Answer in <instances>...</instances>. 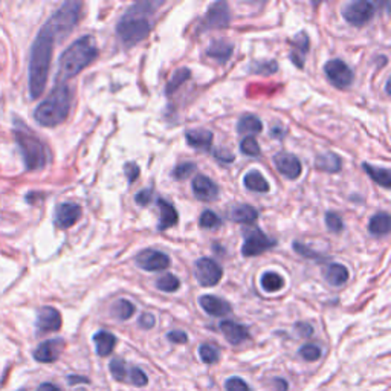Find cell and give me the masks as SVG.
<instances>
[{
	"label": "cell",
	"mask_w": 391,
	"mask_h": 391,
	"mask_svg": "<svg viewBox=\"0 0 391 391\" xmlns=\"http://www.w3.org/2000/svg\"><path fill=\"white\" fill-rule=\"evenodd\" d=\"M277 245V241L271 237L263 234L258 228L246 229L245 231V243L241 248V254L245 257H255L266 253L267 249H271Z\"/></svg>",
	"instance_id": "obj_7"
},
{
	"label": "cell",
	"mask_w": 391,
	"mask_h": 391,
	"mask_svg": "<svg viewBox=\"0 0 391 391\" xmlns=\"http://www.w3.org/2000/svg\"><path fill=\"white\" fill-rule=\"evenodd\" d=\"M126 174H127V178H128V182L133 184L138 179V176H139V167L135 162L126 164Z\"/></svg>",
	"instance_id": "obj_49"
},
{
	"label": "cell",
	"mask_w": 391,
	"mask_h": 391,
	"mask_svg": "<svg viewBox=\"0 0 391 391\" xmlns=\"http://www.w3.org/2000/svg\"><path fill=\"white\" fill-rule=\"evenodd\" d=\"M263 130V124L257 116L254 115H245L241 116L237 124V132L240 135H257Z\"/></svg>",
	"instance_id": "obj_28"
},
{
	"label": "cell",
	"mask_w": 391,
	"mask_h": 391,
	"mask_svg": "<svg viewBox=\"0 0 391 391\" xmlns=\"http://www.w3.org/2000/svg\"><path fill=\"white\" fill-rule=\"evenodd\" d=\"M292 46H294V51L291 52V60L296 68L301 69L304 64L303 63L304 57L307 55V52H309V35L306 32H300L294 39Z\"/></svg>",
	"instance_id": "obj_21"
},
{
	"label": "cell",
	"mask_w": 391,
	"mask_h": 391,
	"mask_svg": "<svg viewBox=\"0 0 391 391\" xmlns=\"http://www.w3.org/2000/svg\"><path fill=\"white\" fill-rule=\"evenodd\" d=\"M135 200L139 207H145L152 200V190H141L135 196Z\"/></svg>",
	"instance_id": "obj_47"
},
{
	"label": "cell",
	"mask_w": 391,
	"mask_h": 391,
	"mask_svg": "<svg viewBox=\"0 0 391 391\" xmlns=\"http://www.w3.org/2000/svg\"><path fill=\"white\" fill-rule=\"evenodd\" d=\"M207 55L211 59H216L219 63H227L232 55V46L227 42H223V40L212 42L208 46Z\"/></svg>",
	"instance_id": "obj_26"
},
{
	"label": "cell",
	"mask_w": 391,
	"mask_h": 391,
	"mask_svg": "<svg viewBox=\"0 0 391 391\" xmlns=\"http://www.w3.org/2000/svg\"><path fill=\"white\" fill-rule=\"evenodd\" d=\"M325 225L332 231V232H341L344 229V222L342 219L335 212H327L325 214Z\"/></svg>",
	"instance_id": "obj_44"
},
{
	"label": "cell",
	"mask_w": 391,
	"mask_h": 391,
	"mask_svg": "<svg viewBox=\"0 0 391 391\" xmlns=\"http://www.w3.org/2000/svg\"><path fill=\"white\" fill-rule=\"evenodd\" d=\"M157 207H160V211H161V220H160V225H157V229L165 231L178 223V220H179L178 211L174 210V207L170 202H167L165 199L160 198L157 199Z\"/></svg>",
	"instance_id": "obj_20"
},
{
	"label": "cell",
	"mask_w": 391,
	"mask_h": 391,
	"mask_svg": "<svg viewBox=\"0 0 391 391\" xmlns=\"http://www.w3.org/2000/svg\"><path fill=\"white\" fill-rule=\"evenodd\" d=\"M375 16V5L367 0L349 4L342 11V17L353 26H364Z\"/></svg>",
	"instance_id": "obj_10"
},
{
	"label": "cell",
	"mask_w": 391,
	"mask_h": 391,
	"mask_svg": "<svg viewBox=\"0 0 391 391\" xmlns=\"http://www.w3.org/2000/svg\"><path fill=\"white\" fill-rule=\"evenodd\" d=\"M112 312H114V315L116 316L118 320H128L132 318L133 313H135V306L130 303L128 300H119L114 304V309H112Z\"/></svg>",
	"instance_id": "obj_34"
},
{
	"label": "cell",
	"mask_w": 391,
	"mask_h": 391,
	"mask_svg": "<svg viewBox=\"0 0 391 391\" xmlns=\"http://www.w3.org/2000/svg\"><path fill=\"white\" fill-rule=\"evenodd\" d=\"M63 349H64V341L60 338L44 341L35 349L34 358H35V361L49 364V362H55L60 358Z\"/></svg>",
	"instance_id": "obj_15"
},
{
	"label": "cell",
	"mask_w": 391,
	"mask_h": 391,
	"mask_svg": "<svg viewBox=\"0 0 391 391\" xmlns=\"http://www.w3.org/2000/svg\"><path fill=\"white\" fill-rule=\"evenodd\" d=\"M61 327V315L54 307L46 306L39 311L37 315V330L39 333L57 332Z\"/></svg>",
	"instance_id": "obj_13"
},
{
	"label": "cell",
	"mask_w": 391,
	"mask_h": 391,
	"mask_svg": "<svg viewBox=\"0 0 391 391\" xmlns=\"http://www.w3.org/2000/svg\"><path fill=\"white\" fill-rule=\"evenodd\" d=\"M81 217V208L77 203L66 202L61 203L60 207L55 211V223L61 229H68L76 225L78 219Z\"/></svg>",
	"instance_id": "obj_16"
},
{
	"label": "cell",
	"mask_w": 391,
	"mask_h": 391,
	"mask_svg": "<svg viewBox=\"0 0 391 391\" xmlns=\"http://www.w3.org/2000/svg\"><path fill=\"white\" fill-rule=\"evenodd\" d=\"M81 4L80 2H66L55 13L48 22L51 30L57 35V39H64L80 20Z\"/></svg>",
	"instance_id": "obj_6"
},
{
	"label": "cell",
	"mask_w": 391,
	"mask_h": 391,
	"mask_svg": "<svg viewBox=\"0 0 391 391\" xmlns=\"http://www.w3.org/2000/svg\"><path fill=\"white\" fill-rule=\"evenodd\" d=\"M157 6H160V4H136L121 17V20L116 25V32L121 42H123L127 48L143 42L145 37L150 34V22H148L147 14H152L153 8Z\"/></svg>",
	"instance_id": "obj_3"
},
{
	"label": "cell",
	"mask_w": 391,
	"mask_h": 391,
	"mask_svg": "<svg viewBox=\"0 0 391 391\" xmlns=\"http://www.w3.org/2000/svg\"><path fill=\"white\" fill-rule=\"evenodd\" d=\"M199 304L202 309L212 316H225L231 312V304L219 296L203 295L199 298Z\"/></svg>",
	"instance_id": "obj_19"
},
{
	"label": "cell",
	"mask_w": 391,
	"mask_h": 391,
	"mask_svg": "<svg viewBox=\"0 0 391 391\" xmlns=\"http://www.w3.org/2000/svg\"><path fill=\"white\" fill-rule=\"evenodd\" d=\"M240 150L246 156H258L260 155V145L253 136H246L243 141L240 143Z\"/></svg>",
	"instance_id": "obj_40"
},
{
	"label": "cell",
	"mask_w": 391,
	"mask_h": 391,
	"mask_svg": "<svg viewBox=\"0 0 391 391\" xmlns=\"http://www.w3.org/2000/svg\"><path fill=\"white\" fill-rule=\"evenodd\" d=\"M278 64L272 60L269 61H254L251 64V72L253 73H260V76H271V73L277 72Z\"/></svg>",
	"instance_id": "obj_37"
},
{
	"label": "cell",
	"mask_w": 391,
	"mask_h": 391,
	"mask_svg": "<svg viewBox=\"0 0 391 391\" xmlns=\"http://www.w3.org/2000/svg\"><path fill=\"white\" fill-rule=\"evenodd\" d=\"M324 277H325V280H327L329 284L342 286L344 283L349 280V271H347L346 266L333 263L327 267V271H325Z\"/></svg>",
	"instance_id": "obj_27"
},
{
	"label": "cell",
	"mask_w": 391,
	"mask_h": 391,
	"mask_svg": "<svg viewBox=\"0 0 391 391\" xmlns=\"http://www.w3.org/2000/svg\"><path fill=\"white\" fill-rule=\"evenodd\" d=\"M127 380H128V383H132L135 387H144L148 383V378L145 376V373L141 368L133 367V368L128 370V379Z\"/></svg>",
	"instance_id": "obj_42"
},
{
	"label": "cell",
	"mask_w": 391,
	"mask_h": 391,
	"mask_svg": "<svg viewBox=\"0 0 391 391\" xmlns=\"http://www.w3.org/2000/svg\"><path fill=\"white\" fill-rule=\"evenodd\" d=\"M296 330L300 332L301 337H311V335L313 333L312 325L306 324V323H298V324H296Z\"/></svg>",
	"instance_id": "obj_52"
},
{
	"label": "cell",
	"mask_w": 391,
	"mask_h": 391,
	"mask_svg": "<svg viewBox=\"0 0 391 391\" xmlns=\"http://www.w3.org/2000/svg\"><path fill=\"white\" fill-rule=\"evenodd\" d=\"M37 391H61V390L55 387L54 384L46 383V384H42L39 388H37Z\"/></svg>",
	"instance_id": "obj_53"
},
{
	"label": "cell",
	"mask_w": 391,
	"mask_h": 391,
	"mask_svg": "<svg viewBox=\"0 0 391 391\" xmlns=\"http://www.w3.org/2000/svg\"><path fill=\"white\" fill-rule=\"evenodd\" d=\"M199 356L205 364H216L220 358V353L216 347L211 346V344H202L199 347Z\"/></svg>",
	"instance_id": "obj_36"
},
{
	"label": "cell",
	"mask_w": 391,
	"mask_h": 391,
	"mask_svg": "<svg viewBox=\"0 0 391 391\" xmlns=\"http://www.w3.org/2000/svg\"><path fill=\"white\" fill-rule=\"evenodd\" d=\"M94 342L97 347V353L101 358L109 356L112 351H114L116 346V338L115 335H112L110 332L106 330H100L98 333L94 335Z\"/></svg>",
	"instance_id": "obj_23"
},
{
	"label": "cell",
	"mask_w": 391,
	"mask_h": 391,
	"mask_svg": "<svg viewBox=\"0 0 391 391\" xmlns=\"http://www.w3.org/2000/svg\"><path fill=\"white\" fill-rule=\"evenodd\" d=\"M243 182H245V187L251 191H255V193H267L269 191L267 181L263 178L262 173H258L255 170L249 172L245 176Z\"/></svg>",
	"instance_id": "obj_30"
},
{
	"label": "cell",
	"mask_w": 391,
	"mask_h": 391,
	"mask_svg": "<svg viewBox=\"0 0 391 391\" xmlns=\"http://www.w3.org/2000/svg\"><path fill=\"white\" fill-rule=\"evenodd\" d=\"M194 277L200 286L211 287V286H216L222 280L223 271L214 260L208 257H202L196 262Z\"/></svg>",
	"instance_id": "obj_8"
},
{
	"label": "cell",
	"mask_w": 391,
	"mask_h": 391,
	"mask_svg": "<svg viewBox=\"0 0 391 391\" xmlns=\"http://www.w3.org/2000/svg\"><path fill=\"white\" fill-rule=\"evenodd\" d=\"M139 325L143 329H152L155 325V316L152 313H143L141 318H139Z\"/></svg>",
	"instance_id": "obj_51"
},
{
	"label": "cell",
	"mask_w": 391,
	"mask_h": 391,
	"mask_svg": "<svg viewBox=\"0 0 391 391\" xmlns=\"http://www.w3.org/2000/svg\"><path fill=\"white\" fill-rule=\"evenodd\" d=\"M97 55L98 48L94 37L85 35L73 42L60 57L57 85H64V81L77 77L83 69H86L97 59Z\"/></svg>",
	"instance_id": "obj_2"
},
{
	"label": "cell",
	"mask_w": 391,
	"mask_h": 391,
	"mask_svg": "<svg viewBox=\"0 0 391 391\" xmlns=\"http://www.w3.org/2000/svg\"><path fill=\"white\" fill-rule=\"evenodd\" d=\"M72 106V90L68 85H57L42 104L35 109L37 123L44 127H55L68 118Z\"/></svg>",
	"instance_id": "obj_4"
},
{
	"label": "cell",
	"mask_w": 391,
	"mask_h": 391,
	"mask_svg": "<svg viewBox=\"0 0 391 391\" xmlns=\"http://www.w3.org/2000/svg\"><path fill=\"white\" fill-rule=\"evenodd\" d=\"M199 223H200V227L205 228V229H216L222 225V220L216 212L207 210V211L202 212Z\"/></svg>",
	"instance_id": "obj_38"
},
{
	"label": "cell",
	"mask_w": 391,
	"mask_h": 391,
	"mask_svg": "<svg viewBox=\"0 0 391 391\" xmlns=\"http://www.w3.org/2000/svg\"><path fill=\"white\" fill-rule=\"evenodd\" d=\"M185 138H187L188 145L193 148H199V150H208L212 144V133L210 130L205 128H196V130H188L185 133Z\"/></svg>",
	"instance_id": "obj_22"
},
{
	"label": "cell",
	"mask_w": 391,
	"mask_h": 391,
	"mask_svg": "<svg viewBox=\"0 0 391 391\" xmlns=\"http://www.w3.org/2000/svg\"><path fill=\"white\" fill-rule=\"evenodd\" d=\"M110 373L116 380H127L128 379V370L126 364L121 359H114L110 362Z\"/></svg>",
	"instance_id": "obj_39"
},
{
	"label": "cell",
	"mask_w": 391,
	"mask_h": 391,
	"mask_svg": "<svg viewBox=\"0 0 391 391\" xmlns=\"http://www.w3.org/2000/svg\"><path fill=\"white\" fill-rule=\"evenodd\" d=\"M300 356L309 362L318 361L321 358V349L315 346V344H306V346L300 349Z\"/></svg>",
	"instance_id": "obj_41"
},
{
	"label": "cell",
	"mask_w": 391,
	"mask_h": 391,
	"mask_svg": "<svg viewBox=\"0 0 391 391\" xmlns=\"http://www.w3.org/2000/svg\"><path fill=\"white\" fill-rule=\"evenodd\" d=\"M55 40H57V35L46 23L32 44L30 63V92L32 98H39L46 88Z\"/></svg>",
	"instance_id": "obj_1"
},
{
	"label": "cell",
	"mask_w": 391,
	"mask_h": 391,
	"mask_svg": "<svg viewBox=\"0 0 391 391\" xmlns=\"http://www.w3.org/2000/svg\"><path fill=\"white\" fill-rule=\"evenodd\" d=\"M227 391H253L241 378L232 376L225 383Z\"/></svg>",
	"instance_id": "obj_45"
},
{
	"label": "cell",
	"mask_w": 391,
	"mask_h": 391,
	"mask_svg": "<svg viewBox=\"0 0 391 391\" xmlns=\"http://www.w3.org/2000/svg\"><path fill=\"white\" fill-rule=\"evenodd\" d=\"M136 263L139 267L144 269V271L160 272V271H164V269H169L172 262H170V257L161 253V251L145 249L136 255Z\"/></svg>",
	"instance_id": "obj_11"
},
{
	"label": "cell",
	"mask_w": 391,
	"mask_h": 391,
	"mask_svg": "<svg viewBox=\"0 0 391 391\" xmlns=\"http://www.w3.org/2000/svg\"><path fill=\"white\" fill-rule=\"evenodd\" d=\"M193 193L199 200L210 202L217 199L219 187L207 176L199 174L193 179Z\"/></svg>",
	"instance_id": "obj_17"
},
{
	"label": "cell",
	"mask_w": 391,
	"mask_h": 391,
	"mask_svg": "<svg viewBox=\"0 0 391 391\" xmlns=\"http://www.w3.org/2000/svg\"><path fill=\"white\" fill-rule=\"evenodd\" d=\"M231 22V13L229 8L225 2H216L212 4L207 16H205V26L210 30H219V28H227Z\"/></svg>",
	"instance_id": "obj_12"
},
{
	"label": "cell",
	"mask_w": 391,
	"mask_h": 391,
	"mask_svg": "<svg viewBox=\"0 0 391 391\" xmlns=\"http://www.w3.org/2000/svg\"><path fill=\"white\" fill-rule=\"evenodd\" d=\"M316 167L323 172L338 173L341 170L342 162L339 160V156H337L335 153H324L318 156V160H316Z\"/></svg>",
	"instance_id": "obj_31"
},
{
	"label": "cell",
	"mask_w": 391,
	"mask_h": 391,
	"mask_svg": "<svg viewBox=\"0 0 391 391\" xmlns=\"http://www.w3.org/2000/svg\"><path fill=\"white\" fill-rule=\"evenodd\" d=\"M362 169L373 179L376 184H379L380 187L390 188L391 187V176L387 169H379V167H373L370 164H362Z\"/></svg>",
	"instance_id": "obj_29"
},
{
	"label": "cell",
	"mask_w": 391,
	"mask_h": 391,
	"mask_svg": "<svg viewBox=\"0 0 391 391\" xmlns=\"http://www.w3.org/2000/svg\"><path fill=\"white\" fill-rule=\"evenodd\" d=\"M214 156H216L217 160L222 162H234V155L227 152L225 148H217V150L214 152Z\"/></svg>",
	"instance_id": "obj_50"
},
{
	"label": "cell",
	"mask_w": 391,
	"mask_h": 391,
	"mask_svg": "<svg viewBox=\"0 0 391 391\" xmlns=\"http://www.w3.org/2000/svg\"><path fill=\"white\" fill-rule=\"evenodd\" d=\"M390 228H391V219L387 212H378L370 219L368 229L371 234L376 237L387 236L390 232Z\"/></svg>",
	"instance_id": "obj_25"
},
{
	"label": "cell",
	"mask_w": 391,
	"mask_h": 391,
	"mask_svg": "<svg viewBox=\"0 0 391 391\" xmlns=\"http://www.w3.org/2000/svg\"><path fill=\"white\" fill-rule=\"evenodd\" d=\"M167 338H169V341H172L174 344H185L188 341L187 333L182 332V330H173V332H170L169 335H167Z\"/></svg>",
	"instance_id": "obj_48"
},
{
	"label": "cell",
	"mask_w": 391,
	"mask_h": 391,
	"mask_svg": "<svg viewBox=\"0 0 391 391\" xmlns=\"http://www.w3.org/2000/svg\"><path fill=\"white\" fill-rule=\"evenodd\" d=\"M228 216L237 223H254L258 217V212L251 205H239L228 212Z\"/></svg>",
	"instance_id": "obj_24"
},
{
	"label": "cell",
	"mask_w": 391,
	"mask_h": 391,
	"mask_svg": "<svg viewBox=\"0 0 391 391\" xmlns=\"http://www.w3.org/2000/svg\"><path fill=\"white\" fill-rule=\"evenodd\" d=\"M294 249L296 251L298 254H301L306 258H318V254H316L315 251H312L311 248H307L306 245L298 243V241H295V243H294Z\"/></svg>",
	"instance_id": "obj_46"
},
{
	"label": "cell",
	"mask_w": 391,
	"mask_h": 391,
	"mask_svg": "<svg viewBox=\"0 0 391 391\" xmlns=\"http://www.w3.org/2000/svg\"><path fill=\"white\" fill-rule=\"evenodd\" d=\"M196 172V165L193 162H184L181 165H178L173 172V178L178 179V181H182V179H187L190 174H193Z\"/></svg>",
	"instance_id": "obj_43"
},
{
	"label": "cell",
	"mask_w": 391,
	"mask_h": 391,
	"mask_svg": "<svg viewBox=\"0 0 391 391\" xmlns=\"http://www.w3.org/2000/svg\"><path fill=\"white\" fill-rule=\"evenodd\" d=\"M190 77H191V71L187 69V68L176 71V72L173 73V76H172V78H170V81H169V85H167V94L170 95V94H173V92L178 90L179 86H182L185 81L190 80Z\"/></svg>",
	"instance_id": "obj_33"
},
{
	"label": "cell",
	"mask_w": 391,
	"mask_h": 391,
	"mask_svg": "<svg viewBox=\"0 0 391 391\" xmlns=\"http://www.w3.org/2000/svg\"><path fill=\"white\" fill-rule=\"evenodd\" d=\"M262 286L266 292L274 294L280 291L284 286V280L277 272H266L262 277Z\"/></svg>",
	"instance_id": "obj_32"
},
{
	"label": "cell",
	"mask_w": 391,
	"mask_h": 391,
	"mask_svg": "<svg viewBox=\"0 0 391 391\" xmlns=\"http://www.w3.org/2000/svg\"><path fill=\"white\" fill-rule=\"evenodd\" d=\"M324 72L332 85L338 89H347L353 83V78H355L353 77V71L346 63L338 59L325 63Z\"/></svg>",
	"instance_id": "obj_9"
},
{
	"label": "cell",
	"mask_w": 391,
	"mask_h": 391,
	"mask_svg": "<svg viewBox=\"0 0 391 391\" xmlns=\"http://www.w3.org/2000/svg\"><path fill=\"white\" fill-rule=\"evenodd\" d=\"M18 391H25V390H18Z\"/></svg>",
	"instance_id": "obj_54"
},
{
	"label": "cell",
	"mask_w": 391,
	"mask_h": 391,
	"mask_svg": "<svg viewBox=\"0 0 391 391\" xmlns=\"http://www.w3.org/2000/svg\"><path fill=\"white\" fill-rule=\"evenodd\" d=\"M274 162H275L277 170L280 172L284 178L292 179V181L300 178L303 167H301V162L298 161V157H295L294 155L278 153L274 157Z\"/></svg>",
	"instance_id": "obj_14"
},
{
	"label": "cell",
	"mask_w": 391,
	"mask_h": 391,
	"mask_svg": "<svg viewBox=\"0 0 391 391\" xmlns=\"http://www.w3.org/2000/svg\"><path fill=\"white\" fill-rule=\"evenodd\" d=\"M156 287L160 291H164V292H176L181 287V282L176 275L165 274L164 277L160 278V280H157Z\"/></svg>",
	"instance_id": "obj_35"
},
{
	"label": "cell",
	"mask_w": 391,
	"mask_h": 391,
	"mask_svg": "<svg viewBox=\"0 0 391 391\" xmlns=\"http://www.w3.org/2000/svg\"><path fill=\"white\" fill-rule=\"evenodd\" d=\"M14 135L23 155L26 169L30 172L44 169L46 162H48V155H46V148L40 139L37 138L22 121H17L16 123Z\"/></svg>",
	"instance_id": "obj_5"
},
{
	"label": "cell",
	"mask_w": 391,
	"mask_h": 391,
	"mask_svg": "<svg viewBox=\"0 0 391 391\" xmlns=\"http://www.w3.org/2000/svg\"><path fill=\"white\" fill-rule=\"evenodd\" d=\"M220 330L223 335H225L227 341L229 344H232V346H239V344H241L245 339L249 338V332L245 325H241L234 321H228V320L222 321Z\"/></svg>",
	"instance_id": "obj_18"
}]
</instances>
